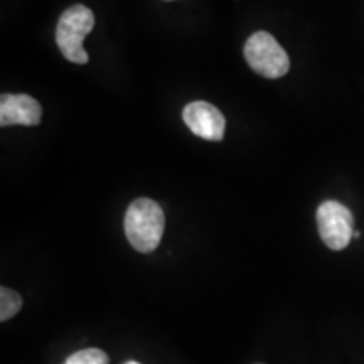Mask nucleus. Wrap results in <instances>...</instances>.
Here are the masks:
<instances>
[{
  "label": "nucleus",
  "mask_w": 364,
  "mask_h": 364,
  "mask_svg": "<svg viewBox=\"0 0 364 364\" xmlns=\"http://www.w3.org/2000/svg\"><path fill=\"white\" fill-rule=\"evenodd\" d=\"M124 225L127 240L132 247L140 253H152L162 240L166 216L156 201L140 198L127 209Z\"/></svg>",
  "instance_id": "obj_1"
},
{
  "label": "nucleus",
  "mask_w": 364,
  "mask_h": 364,
  "mask_svg": "<svg viewBox=\"0 0 364 364\" xmlns=\"http://www.w3.org/2000/svg\"><path fill=\"white\" fill-rule=\"evenodd\" d=\"M95 27V16L88 7L76 4L61 14L56 27V43L59 51L75 65H86L88 53L83 48V39Z\"/></svg>",
  "instance_id": "obj_2"
},
{
  "label": "nucleus",
  "mask_w": 364,
  "mask_h": 364,
  "mask_svg": "<svg viewBox=\"0 0 364 364\" xmlns=\"http://www.w3.org/2000/svg\"><path fill=\"white\" fill-rule=\"evenodd\" d=\"M245 59L255 73L270 80L282 78L290 68L289 54L279 41L265 31H258L250 36L245 44Z\"/></svg>",
  "instance_id": "obj_3"
},
{
  "label": "nucleus",
  "mask_w": 364,
  "mask_h": 364,
  "mask_svg": "<svg viewBox=\"0 0 364 364\" xmlns=\"http://www.w3.org/2000/svg\"><path fill=\"white\" fill-rule=\"evenodd\" d=\"M317 228L326 247L336 252L348 248L354 236L353 213L338 201L322 203L317 209Z\"/></svg>",
  "instance_id": "obj_4"
},
{
  "label": "nucleus",
  "mask_w": 364,
  "mask_h": 364,
  "mask_svg": "<svg viewBox=\"0 0 364 364\" xmlns=\"http://www.w3.org/2000/svg\"><path fill=\"white\" fill-rule=\"evenodd\" d=\"M182 120L194 135L201 136V139L218 142L225 136V117L215 105L208 102H193L186 105L184 112H182Z\"/></svg>",
  "instance_id": "obj_5"
},
{
  "label": "nucleus",
  "mask_w": 364,
  "mask_h": 364,
  "mask_svg": "<svg viewBox=\"0 0 364 364\" xmlns=\"http://www.w3.org/2000/svg\"><path fill=\"white\" fill-rule=\"evenodd\" d=\"M43 108L38 100L29 95L6 93L0 98V125H26L34 127L41 124Z\"/></svg>",
  "instance_id": "obj_6"
},
{
  "label": "nucleus",
  "mask_w": 364,
  "mask_h": 364,
  "mask_svg": "<svg viewBox=\"0 0 364 364\" xmlns=\"http://www.w3.org/2000/svg\"><path fill=\"white\" fill-rule=\"evenodd\" d=\"M22 307V299L21 295L14 290L2 287L0 289V321L6 322L9 318L16 316Z\"/></svg>",
  "instance_id": "obj_7"
},
{
  "label": "nucleus",
  "mask_w": 364,
  "mask_h": 364,
  "mask_svg": "<svg viewBox=\"0 0 364 364\" xmlns=\"http://www.w3.org/2000/svg\"><path fill=\"white\" fill-rule=\"evenodd\" d=\"M110 359H108L107 353L102 351V349L90 348V349H81V351L71 354L70 358L66 359L65 364H108Z\"/></svg>",
  "instance_id": "obj_8"
},
{
  "label": "nucleus",
  "mask_w": 364,
  "mask_h": 364,
  "mask_svg": "<svg viewBox=\"0 0 364 364\" xmlns=\"http://www.w3.org/2000/svg\"><path fill=\"white\" fill-rule=\"evenodd\" d=\"M125 364H140V363H136V361H127Z\"/></svg>",
  "instance_id": "obj_9"
}]
</instances>
